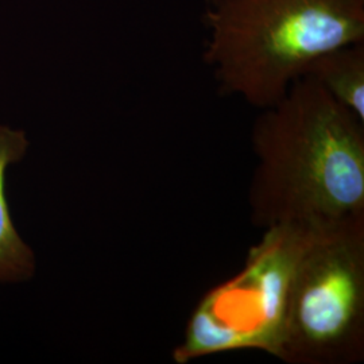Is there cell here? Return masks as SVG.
I'll use <instances>...</instances> for the list:
<instances>
[{
    "mask_svg": "<svg viewBox=\"0 0 364 364\" xmlns=\"http://www.w3.org/2000/svg\"><path fill=\"white\" fill-rule=\"evenodd\" d=\"M30 147L26 132L0 124V284H23L34 278L37 259L14 224L6 198L7 170L19 164Z\"/></svg>",
    "mask_w": 364,
    "mask_h": 364,
    "instance_id": "cell-5",
    "label": "cell"
},
{
    "mask_svg": "<svg viewBox=\"0 0 364 364\" xmlns=\"http://www.w3.org/2000/svg\"><path fill=\"white\" fill-rule=\"evenodd\" d=\"M203 23L221 93L262 109L321 54L364 42V0H204Z\"/></svg>",
    "mask_w": 364,
    "mask_h": 364,
    "instance_id": "cell-2",
    "label": "cell"
},
{
    "mask_svg": "<svg viewBox=\"0 0 364 364\" xmlns=\"http://www.w3.org/2000/svg\"><path fill=\"white\" fill-rule=\"evenodd\" d=\"M251 223L326 227L364 219V122L312 77L262 108L251 131Z\"/></svg>",
    "mask_w": 364,
    "mask_h": 364,
    "instance_id": "cell-1",
    "label": "cell"
},
{
    "mask_svg": "<svg viewBox=\"0 0 364 364\" xmlns=\"http://www.w3.org/2000/svg\"><path fill=\"white\" fill-rule=\"evenodd\" d=\"M304 76L317 81L336 102L364 122V42L321 54Z\"/></svg>",
    "mask_w": 364,
    "mask_h": 364,
    "instance_id": "cell-6",
    "label": "cell"
},
{
    "mask_svg": "<svg viewBox=\"0 0 364 364\" xmlns=\"http://www.w3.org/2000/svg\"><path fill=\"white\" fill-rule=\"evenodd\" d=\"M364 358V219L308 228L287 289L278 359L352 364Z\"/></svg>",
    "mask_w": 364,
    "mask_h": 364,
    "instance_id": "cell-3",
    "label": "cell"
},
{
    "mask_svg": "<svg viewBox=\"0 0 364 364\" xmlns=\"http://www.w3.org/2000/svg\"><path fill=\"white\" fill-rule=\"evenodd\" d=\"M305 232V227L289 224L266 228L243 270L201 299L174 350V362L239 350L278 358L287 289Z\"/></svg>",
    "mask_w": 364,
    "mask_h": 364,
    "instance_id": "cell-4",
    "label": "cell"
}]
</instances>
